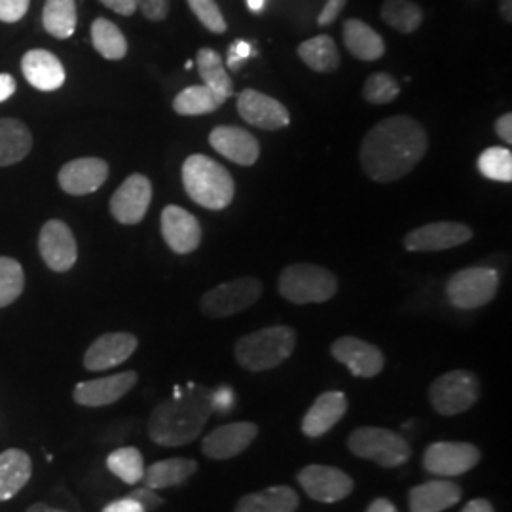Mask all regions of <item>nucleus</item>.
<instances>
[{"label":"nucleus","instance_id":"nucleus-1","mask_svg":"<svg viewBox=\"0 0 512 512\" xmlns=\"http://www.w3.org/2000/svg\"><path fill=\"white\" fill-rule=\"evenodd\" d=\"M429 148V135L410 116H391L378 122L363 139L361 165L374 183H395L420 164Z\"/></svg>","mask_w":512,"mask_h":512},{"label":"nucleus","instance_id":"nucleus-2","mask_svg":"<svg viewBox=\"0 0 512 512\" xmlns=\"http://www.w3.org/2000/svg\"><path fill=\"white\" fill-rule=\"evenodd\" d=\"M215 412L213 389L194 387L181 391L173 399L154 408L148 420V435L160 446H184L202 435L203 427Z\"/></svg>","mask_w":512,"mask_h":512},{"label":"nucleus","instance_id":"nucleus-3","mask_svg":"<svg viewBox=\"0 0 512 512\" xmlns=\"http://www.w3.org/2000/svg\"><path fill=\"white\" fill-rule=\"evenodd\" d=\"M183 184L192 202L211 211L226 209L236 196V183L226 167L203 154L184 160Z\"/></svg>","mask_w":512,"mask_h":512},{"label":"nucleus","instance_id":"nucleus-4","mask_svg":"<svg viewBox=\"0 0 512 512\" xmlns=\"http://www.w3.org/2000/svg\"><path fill=\"white\" fill-rule=\"evenodd\" d=\"M296 348V332L285 325L256 330L236 344L239 366L249 372H264L285 363Z\"/></svg>","mask_w":512,"mask_h":512},{"label":"nucleus","instance_id":"nucleus-5","mask_svg":"<svg viewBox=\"0 0 512 512\" xmlns=\"http://www.w3.org/2000/svg\"><path fill=\"white\" fill-rule=\"evenodd\" d=\"M279 294L298 306L323 304L338 293V279L327 268L298 262L287 266L277 281Z\"/></svg>","mask_w":512,"mask_h":512},{"label":"nucleus","instance_id":"nucleus-6","mask_svg":"<svg viewBox=\"0 0 512 512\" xmlns=\"http://www.w3.org/2000/svg\"><path fill=\"white\" fill-rule=\"evenodd\" d=\"M348 448L357 458L370 459L380 467H401L412 450L397 433L382 427H359L349 435Z\"/></svg>","mask_w":512,"mask_h":512},{"label":"nucleus","instance_id":"nucleus-7","mask_svg":"<svg viewBox=\"0 0 512 512\" xmlns=\"http://www.w3.org/2000/svg\"><path fill=\"white\" fill-rule=\"evenodd\" d=\"M499 289V274L494 268L473 266L452 275L446 285L450 304L459 310H476L490 304Z\"/></svg>","mask_w":512,"mask_h":512},{"label":"nucleus","instance_id":"nucleus-8","mask_svg":"<svg viewBox=\"0 0 512 512\" xmlns=\"http://www.w3.org/2000/svg\"><path fill=\"white\" fill-rule=\"evenodd\" d=\"M480 384L469 370H452L439 376L431 389L429 401L440 416H458L478 401Z\"/></svg>","mask_w":512,"mask_h":512},{"label":"nucleus","instance_id":"nucleus-9","mask_svg":"<svg viewBox=\"0 0 512 512\" xmlns=\"http://www.w3.org/2000/svg\"><path fill=\"white\" fill-rule=\"evenodd\" d=\"M262 296V283L255 277H238L220 283L203 294L200 308L211 319H224L255 306Z\"/></svg>","mask_w":512,"mask_h":512},{"label":"nucleus","instance_id":"nucleus-10","mask_svg":"<svg viewBox=\"0 0 512 512\" xmlns=\"http://www.w3.org/2000/svg\"><path fill=\"white\" fill-rule=\"evenodd\" d=\"M473 236V228L463 222L440 220L423 224L420 228L408 232L403 243L404 249L410 253H437L465 245Z\"/></svg>","mask_w":512,"mask_h":512},{"label":"nucleus","instance_id":"nucleus-11","mask_svg":"<svg viewBox=\"0 0 512 512\" xmlns=\"http://www.w3.org/2000/svg\"><path fill=\"white\" fill-rule=\"evenodd\" d=\"M480 450L469 442H435L425 450L423 467L433 475L459 476L476 467Z\"/></svg>","mask_w":512,"mask_h":512},{"label":"nucleus","instance_id":"nucleus-12","mask_svg":"<svg viewBox=\"0 0 512 512\" xmlns=\"http://www.w3.org/2000/svg\"><path fill=\"white\" fill-rule=\"evenodd\" d=\"M38 251L46 266L54 272H69L76 264L78 247L71 228L63 220H50L42 226Z\"/></svg>","mask_w":512,"mask_h":512},{"label":"nucleus","instance_id":"nucleus-13","mask_svg":"<svg viewBox=\"0 0 512 512\" xmlns=\"http://www.w3.org/2000/svg\"><path fill=\"white\" fill-rule=\"evenodd\" d=\"M298 482L311 499L336 503L353 492V480L344 471L329 465H308L298 473Z\"/></svg>","mask_w":512,"mask_h":512},{"label":"nucleus","instance_id":"nucleus-14","mask_svg":"<svg viewBox=\"0 0 512 512\" xmlns=\"http://www.w3.org/2000/svg\"><path fill=\"white\" fill-rule=\"evenodd\" d=\"M330 353L338 363L348 366L349 372L357 378H374L384 370V353L380 348L355 336L338 338Z\"/></svg>","mask_w":512,"mask_h":512},{"label":"nucleus","instance_id":"nucleus-15","mask_svg":"<svg viewBox=\"0 0 512 512\" xmlns=\"http://www.w3.org/2000/svg\"><path fill=\"white\" fill-rule=\"evenodd\" d=\"M152 202V183L145 175H129L110 198V213L120 224H139Z\"/></svg>","mask_w":512,"mask_h":512},{"label":"nucleus","instance_id":"nucleus-16","mask_svg":"<svg viewBox=\"0 0 512 512\" xmlns=\"http://www.w3.org/2000/svg\"><path fill=\"white\" fill-rule=\"evenodd\" d=\"M238 112L247 124L266 131H275L291 124V114L283 103L256 90L239 93Z\"/></svg>","mask_w":512,"mask_h":512},{"label":"nucleus","instance_id":"nucleus-17","mask_svg":"<svg viewBox=\"0 0 512 512\" xmlns=\"http://www.w3.org/2000/svg\"><path fill=\"white\" fill-rule=\"evenodd\" d=\"M162 236L173 253L190 255L202 243V226L183 207L167 205L162 211Z\"/></svg>","mask_w":512,"mask_h":512},{"label":"nucleus","instance_id":"nucleus-18","mask_svg":"<svg viewBox=\"0 0 512 512\" xmlns=\"http://www.w3.org/2000/svg\"><path fill=\"white\" fill-rule=\"evenodd\" d=\"M256 435L258 427L251 421L220 425L203 439L202 452L209 459L236 458L251 446Z\"/></svg>","mask_w":512,"mask_h":512},{"label":"nucleus","instance_id":"nucleus-19","mask_svg":"<svg viewBox=\"0 0 512 512\" xmlns=\"http://www.w3.org/2000/svg\"><path fill=\"white\" fill-rule=\"evenodd\" d=\"M137 372L128 370L122 374H114L107 378H99V380H90V382H80L74 387V401L80 406H109V404L120 401L122 397H126L129 391L137 385Z\"/></svg>","mask_w":512,"mask_h":512},{"label":"nucleus","instance_id":"nucleus-20","mask_svg":"<svg viewBox=\"0 0 512 512\" xmlns=\"http://www.w3.org/2000/svg\"><path fill=\"white\" fill-rule=\"evenodd\" d=\"M139 346L137 336L129 332H109L99 336L84 355V366L92 372L109 370L126 363Z\"/></svg>","mask_w":512,"mask_h":512},{"label":"nucleus","instance_id":"nucleus-21","mask_svg":"<svg viewBox=\"0 0 512 512\" xmlns=\"http://www.w3.org/2000/svg\"><path fill=\"white\" fill-rule=\"evenodd\" d=\"M109 177V164L101 158H78L63 165L59 186L71 196H86L99 190Z\"/></svg>","mask_w":512,"mask_h":512},{"label":"nucleus","instance_id":"nucleus-22","mask_svg":"<svg viewBox=\"0 0 512 512\" xmlns=\"http://www.w3.org/2000/svg\"><path fill=\"white\" fill-rule=\"evenodd\" d=\"M209 145L234 164L255 165L260 158V145L255 135L238 126H219L209 133Z\"/></svg>","mask_w":512,"mask_h":512},{"label":"nucleus","instance_id":"nucleus-23","mask_svg":"<svg viewBox=\"0 0 512 512\" xmlns=\"http://www.w3.org/2000/svg\"><path fill=\"white\" fill-rule=\"evenodd\" d=\"M348 410V399L342 391H327L323 393L302 421V431L306 437H323L330 429L344 418Z\"/></svg>","mask_w":512,"mask_h":512},{"label":"nucleus","instance_id":"nucleus-24","mask_svg":"<svg viewBox=\"0 0 512 512\" xmlns=\"http://www.w3.org/2000/svg\"><path fill=\"white\" fill-rule=\"evenodd\" d=\"M21 71L27 82L42 92H55L65 82L61 61L48 50H31L23 55Z\"/></svg>","mask_w":512,"mask_h":512},{"label":"nucleus","instance_id":"nucleus-25","mask_svg":"<svg viewBox=\"0 0 512 512\" xmlns=\"http://www.w3.org/2000/svg\"><path fill=\"white\" fill-rule=\"evenodd\" d=\"M461 499V488L448 480H431L410 490V512H442Z\"/></svg>","mask_w":512,"mask_h":512},{"label":"nucleus","instance_id":"nucleus-26","mask_svg":"<svg viewBox=\"0 0 512 512\" xmlns=\"http://www.w3.org/2000/svg\"><path fill=\"white\" fill-rule=\"evenodd\" d=\"M33 475L31 456L19 448L0 454V501H8L25 488Z\"/></svg>","mask_w":512,"mask_h":512},{"label":"nucleus","instance_id":"nucleus-27","mask_svg":"<svg viewBox=\"0 0 512 512\" xmlns=\"http://www.w3.org/2000/svg\"><path fill=\"white\" fill-rule=\"evenodd\" d=\"M344 44L349 54L361 61H378L385 54L384 38L380 37L363 19L351 18L342 27Z\"/></svg>","mask_w":512,"mask_h":512},{"label":"nucleus","instance_id":"nucleus-28","mask_svg":"<svg viewBox=\"0 0 512 512\" xmlns=\"http://www.w3.org/2000/svg\"><path fill=\"white\" fill-rule=\"evenodd\" d=\"M298 494L289 486H274L262 492L243 495L236 512H294L298 509Z\"/></svg>","mask_w":512,"mask_h":512},{"label":"nucleus","instance_id":"nucleus-29","mask_svg":"<svg viewBox=\"0 0 512 512\" xmlns=\"http://www.w3.org/2000/svg\"><path fill=\"white\" fill-rule=\"evenodd\" d=\"M198 471V463L194 459L171 458L152 463L145 469L143 482L150 490H164L171 486H179L184 480Z\"/></svg>","mask_w":512,"mask_h":512},{"label":"nucleus","instance_id":"nucleus-30","mask_svg":"<svg viewBox=\"0 0 512 512\" xmlns=\"http://www.w3.org/2000/svg\"><path fill=\"white\" fill-rule=\"evenodd\" d=\"M33 147V137L29 128L14 120L2 118L0 120V167L18 164Z\"/></svg>","mask_w":512,"mask_h":512},{"label":"nucleus","instance_id":"nucleus-31","mask_svg":"<svg viewBox=\"0 0 512 512\" xmlns=\"http://www.w3.org/2000/svg\"><path fill=\"white\" fill-rule=\"evenodd\" d=\"M298 57L315 73H334L340 67V52L329 35L308 38L298 46Z\"/></svg>","mask_w":512,"mask_h":512},{"label":"nucleus","instance_id":"nucleus-32","mask_svg":"<svg viewBox=\"0 0 512 512\" xmlns=\"http://www.w3.org/2000/svg\"><path fill=\"white\" fill-rule=\"evenodd\" d=\"M78 12L76 0H46L42 10V25L52 37L71 38L76 31Z\"/></svg>","mask_w":512,"mask_h":512},{"label":"nucleus","instance_id":"nucleus-33","mask_svg":"<svg viewBox=\"0 0 512 512\" xmlns=\"http://www.w3.org/2000/svg\"><path fill=\"white\" fill-rule=\"evenodd\" d=\"M196 65L207 88L219 93L224 99H228L234 93V82L230 74L226 73L222 57L213 48H202L196 55Z\"/></svg>","mask_w":512,"mask_h":512},{"label":"nucleus","instance_id":"nucleus-34","mask_svg":"<svg viewBox=\"0 0 512 512\" xmlns=\"http://www.w3.org/2000/svg\"><path fill=\"white\" fill-rule=\"evenodd\" d=\"M380 16L393 31L412 35L423 23V10L412 0H384Z\"/></svg>","mask_w":512,"mask_h":512},{"label":"nucleus","instance_id":"nucleus-35","mask_svg":"<svg viewBox=\"0 0 512 512\" xmlns=\"http://www.w3.org/2000/svg\"><path fill=\"white\" fill-rule=\"evenodd\" d=\"M224 101V97H220L219 93L213 92L205 84L190 86L173 99V110L181 116H202L219 110Z\"/></svg>","mask_w":512,"mask_h":512},{"label":"nucleus","instance_id":"nucleus-36","mask_svg":"<svg viewBox=\"0 0 512 512\" xmlns=\"http://www.w3.org/2000/svg\"><path fill=\"white\" fill-rule=\"evenodd\" d=\"M93 48L110 61L124 59L128 54V40L124 33L105 18H97L92 25Z\"/></svg>","mask_w":512,"mask_h":512},{"label":"nucleus","instance_id":"nucleus-37","mask_svg":"<svg viewBox=\"0 0 512 512\" xmlns=\"http://www.w3.org/2000/svg\"><path fill=\"white\" fill-rule=\"evenodd\" d=\"M107 467L112 475L118 476L126 484L143 482L145 469H147L145 461H143V454L133 446L114 450L107 458Z\"/></svg>","mask_w":512,"mask_h":512},{"label":"nucleus","instance_id":"nucleus-38","mask_svg":"<svg viewBox=\"0 0 512 512\" xmlns=\"http://www.w3.org/2000/svg\"><path fill=\"white\" fill-rule=\"evenodd\" d=\"M478 171L497 183L512 181V152L505 147L486 148L478 158Z\"/></svg>","mask_w":512,"mask_h":512},{"label":"nucleus","instance_id":"nucleus-39","mask_svg":"<svg viewBox=\"0 0 512 512\" xmlns=\"http://www.w3.org/2000/svg\"><path fill=\"white\" fill-rule=\"evenodd\" d=\"M25 287V274L18 260L0 256V308L16 302Z\"/></svg>","mask_w":512,"mask_h":512},{"label":"nucleus","instance_id":"nucleus-40","mask_svg":"<svg viewBox=\"0 0 512 512\" xmlns=\"http://www.w3.org/2000/svg\"><path fill=\"white\" fill-rule=\"evenodd\" d=\"M401 93L399 80L387 73L370 74L363 84V97L370 105H389Z\"/></svg>","mask_w":512,"mask_h":512},{"label":"nucleus","instance_id":"nucleus-41","mask_svg":"<svg viewBox=\"0 0 512 512\" xmlns=\"http://www.w3.org/2000/svg\"><path fill=\"white\" fill-rule=\"evenodd\" d=\"M194 16L202 23L203 27L215 35H222L228 29V23L220 12L219 4L215 0H186Z\"/></svg>","mask_w":512,"mask_h":512},{"label":"nucleus","instance_id":"nucleus-42","mask_svg":"<svg viewBox=\"0 0 512 512\" xmlns=\"http://www.w3.org/2000/svg\"><path fill=\"white\" fill-rule=\"evenodd\" d=\"M31 0H0V21L16 23L29 10Z\"/></svg>","mask_w":512,"mask_h":512},{"label":"nucleus","instance_id":"nucleus-43","mask_svg":"<svg viewBox=\"0 0 512 512\" xmlns=\"http://www.w3.org/2000/svg\"><path fill=\"white\" fill-rule=\"evenodd\" d=\"M135 4L150 21H164L169 14V0H135Z\"/></svg>","mask_w":512,"mask_h":512},{"label":"nucleus","instance_id":"nucleus-44","mask_svg":"<svg viewBox=\"0 0 512 512\" xmlns=\"http://www.w3.org/2000/svg\"><path fill=\"white\" fill-rule=\"evenodd\" d=\"M346 4H348V0H327L323 10H321V14L317 16V25L319 27H329V25H332L338 19V16L344 12Z\"/></svg>","mask_w":512,"mask_h":512},{"label":"nucleus","instance_id":"nucleus-45","mask_svg":"<svg viewBox=\"0 0 512 512\" xmlns=\"http://www.w3.org/2000/svg\"><path fill=\"white\" fill-rule=\"evenodd\" d=\"M129 497L135 499L137 503H141L143 509L147 512L154 511V509H158V507L164 505V499L156 494V490H150L147 486H145V488H139V490H135V492H131Z\"/></svg>","mask_w":512,"mask_h":512},{"label":"nucleus","instance_id":"nucleus-46","mask_svg":"<svg viewBox=\"0 0 512 512\" xmlns=\"http://www.w3.org/2000/svg\"><path fill=\"white\" fill-rule=\"evenodd\" d=\"M103 512H147L143 509V505L141 503H137L135 499H131L129 495L126 497H122V499H118V501H112L109 503Z\"/></svg>","mask_w":512,"mask_h":512},{"label":"nucleus","instance_id":"nucleus-47","mask_svg":"<svg viewBox=\"0 0 512 512\" xmlns=\"http://www.w3.org/2000/svg\"><path fill=\"white\" fill-rule=\"evenodd\" d=\"M495 133L497 137L505 143V145H512V114L507 112L503 116H499L495 120Z\"/></svg>","mask_w":512,"mask_h":512},{"label":"nucleus","instance_id":"nucleus-48","mask_svg":"<svg viewBox=\"0 0 512 512\" xmlns=\"http://www.w3.org/2000/svg\"><path fill=\"white\" fill-rule=\"evenodd\" d=\"M103 6L110 8L112 12L120 14V16H133L137 12V4L135 0H99Z\"/></svg>","mask_w":512,"mask_h":512},{"label":"nucleus","instance_id":"nucleus-49","mask_svg":"<svg viewBox=\"0 0 512 512\" xmlns=\"http://www.w3.org/2000/svg\"><path fill=\"white\" fill-rule=\"evenodd\" d=\"M251 46L247 42H236L234 46H230V55H228V65L232 69H238L239 63L249 55Z\"/></svg>","mask_w":512,"mask_h":512},{"label":"nucleus","instance_id":"nucleus-50","mask_svg":"<svg viewBox=\"0 0 512 512\" xmlns=\"http://www.w3.org/2000/svg\"><path fill=\"white\" fill-rule=\"evenodd\" d=\"M213 403H215V410H228L234 404V393L232 389H217L213 391Z\"/></svg>","mask_w":512,"mask_h":512},{"label":"nucleus","instance_id":"nucleus-51","mask_svg":"<svg viewBox=\"0 0 512 512\" xmlns=\"http://www.w3.org/2000/svg\"><path fill=\"white\" fill-rule=\"evenodd\" d=\"M16 93V80L10 74H0V103Z\"/></svg>","mask_w":512,"mask_h":512},{"label":"nucleus","instance_id":"nucleus-52","mask_svg":"<svg viewBox=\"0 0 512 512\" xmlns=\"http://www.w3.org/2000/svg\"><path fill=\"white\" fill-rule=\"evenodd\" d=\"M461 512H495L492 503L488 499H473L465 505Z\"/></svg>","mask_w":512,"mask_h":512},{"label":"nucleus","instance_id":"nucleus-53","mask_svg":"<svg viewBox=\"0 0 512 512\" xmlns=\"http://www.w3.org/2000/svg\"><path fill=\"white\" fill-rule=\"evenodd\" d=\"M366 512H397V509H395V505H393L391 501L380 497V499H374V501H372V505L368 507V511Z\"/></svg>","mask_w":512,"mask_h":512},{"label":"nucleus","instance_id":"nucleus-54","mask_svg":"<svg viewBox=\"0 0 512 512\" xmlns=\"http://www.w3.org/2000/svg\"><path fill=\"white\" fill-rule=\"evenodd\" d=\"M499 14L507 23L512 21V0H499Z\"/></svg>","mask_w":512,"mask_h":512},{"label":"nucleus","instance_id":"nucleus-55","mask_svg":"<svg viewBox=\"0 0 512 512\" xmlns=\"http://www.w3.org/2000/svg\"><path fill=\"white\" fill-rule=\"evenodd\" d=\"M25 512H65L59 511V509H54V507H50V505H46V503H35V505H31L29 509Z\"/></svg>","mask_w":512,"mask_h":512},{"label":"nucleus","instance_id":"nucleus-56","mask_svg":"<svg viewBox=\"0 0 512 512\" xmlns=\"http://www.w3.org/2000/svg\"><path fill=\"white\" fill-rule=\"evenodd\" d=\"M264 2L266 0H247V6L253 10V12H260L264 8Z\"/></svg>","mask_w":512,"mask_h":512}]
</instances>
